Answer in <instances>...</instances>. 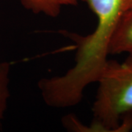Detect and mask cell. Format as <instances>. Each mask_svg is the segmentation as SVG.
<instances>
[{
  "label": "cell",
  "mask_w": 132,
  "mask_h": 132,
  "mask_svg": "<svg viewBox=\"0 0 132 132\" xmlns=\"http://www.w3.org/2000/svg\"><path fill=\"white\" fill-rule=\"evenodd\" d=\"M93 105L91 131H120L132 112V54L122 62L109 60L99 76Z\"/></svg>",
  "instance_id": "cell-1"
},
{
  "label": "cell",
  "mask_w": 132,
  "mask_h": 132,
  "mask_svg": "<svg viewBox=\"0 0 132 132\" xmlns=\"http://www.w3.org/2000/svg\"><path fill=\"white\" fill-rule=\"evenodd\" d=\"M132 54V9L123 11L109 46V54Z\"/></svg>",
  "instance_id": "cell-2"
},
{
  "label": "cell",
  "mask_w": 132,
  "mask_h": 132,
  "mask_svg": "<svg viewBox=\"0 0 132 132\" xmlns=\"http://www.w3.org/2000/svg\"><path fill=\"white\" fill-rule=\"evenodd\" d=\"M25 9L35 14H43L57 18L62 7L76 6L79 0H19Z\"/></svg>",
  "instance_id": "cell-3"
},
{
  "label": "cell",
  "mask_w": 132,
  "mask_h": 132,
  "mask_svg": "<svg viewBox=\"0 0 132 132\" xmlns=\"http://www.w3.org/2000/svg\"><path fill=\"white\" fill-rule=\"evenodd\" d=\"M10 66V62H0V119L4 116L10 96L8 85Z\"/></svg>",
  "instance_id": "cell-4"
},
{
  "label": "cell",
  "mask_w": 132,
  "mask_h": 132,
  "mask_svg": "<svg viewBox=\"0 0 132 132\" xmlns=\"http://www.w3.org/2000/svg\"><path fill=\"white\" fill-rule=\"evenodd\" d=\"M132 131V112L123 118L120 125V132Z\"/></svg>",
  "instance_id": "cell-5"
},
{
  "label": "cell",
  "mask_w": 132,
  "mask_h": 132,
  "mask_svg": "<svg viewBox=\"0 0 132 132\" xmlns=\"http://www.w3.org/2000/svg\"><path fill=\"white\" fill-rule=\"evenodd\" d=\"M128 9H132V0H123V11H125V10Z\"/></svg>",
  "instance_id": "cell-6"
}]
</instances>
